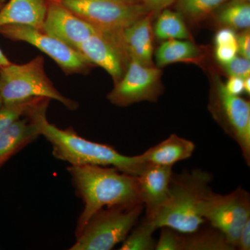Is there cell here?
<instances>
[{
  "mask_svg": "<svg viewBox=\"0 0 250 250\" xmlns=\"http://www.w3.org/2000/svg\"><path fill=\"white\" fill-rule=\"evenodd\" d=\"M203 217L236 249L242 229L250 219L249 192L241 187L226 195L212 191L204 204Z\"/></svg>",
  "mask_w": 250,
  "mask_h": 250,
  "instance_id": "52a82bcc",
  "label": "cell"
},
{
  "mask_svg": "<svg viewBox=\"0 0 250 250\" xmlns=\"http://www.w3.org/2000/svg\"><path fill=\"white\" fill-rule=\"evenodd\" d=\"M3 6V4H0V8ZM11 62L9 60V59L6 57V56L3 53L2 50L0 48V68L1 67L5 66V65H9L11 63Z\"/></svg>",
  "mask_w": 250,
  "mask_h": 250,
  "instance_id": "d6a6232c",
  "label": "cell"
},
{
  "mask_svg": "<svg viewBox=\"0 0 250 250\" xmlns=\"http://www.w3.org/2000/svg\"><path fill=\"white\" fill-rule=\"evenodd\" d=\"M76 50L92 65L104 69L115 83L125 74L129 62L109 34L99 30L77 46Z\"/></svg>",
  "mask_w": 250,
  "mask_h": 250,
  "instance_id": "7c38bea8",
  "label": "cell"
},
{
  "mask_svg": "<svg viewBox=\"0 0 250 250\" xmlns=\"http://www.w3.org/2000/svg\"><path fill=\"white\" fill-rule=\"evenodd\" d=\"M0 94L3 104L25 103L39 98L54 100L70 110L78 103L63 96L46 75L44 59L37 57L24 64L13 62L0 68Z\"/></svg>",
  "mask_w": 250,
  "mask_h": 250,
  "instance_id": "277c9868",
  "label": "cell"
},
{
  "mask_svg": "<svg viewBox=\"0 0 250 250\" xmlns=\"http://www.w3.org/2000/svg\"><path fill=\"white\" fill-rule=\"evenodd\" d=\"M236 1L243 3H250V0H236Z\"/></svg>",
  "mask_w": 250,
  "mask_h": 250,
  "instance_id": "d590c367",
  "label": "cell"
},
{
  "mask_svg": "<svg viewBox=\"0 0 250 250\" xmlns=\"http://www.w3.org/2000/svg\"><path fill=\"white\" fill-rule=\"evenodd\" d=\"M144 205L106 207L92 216L70 250H110L123 243L139 221Z\"/></svg>",
  "mask_w": 250,
  "mask_h": 250,
  "instance_id": "5b68a950",
  "label": "cell"
},
{
  "mask_svg": "<svg viewBox=\"0 0 250 250\" xmlns=\"http://www.w3.org/2000/svg\"><path fill=\"white\" fill-rule=\"evenodd\" d=\"M238 53L241 57L250 59V29H245L239 36H237Z\"/></svg>",
  "mask_w": 250,
  "mask_h": 250,
  "instance_id": "f1b7e54d",
  "label": "cell"
},
{
  "mask_svg": "<svg viewBox=\"0 0 250 250\" xmlns=\"http://www.w3.org/2000/svg\"><path fill=\"white\" fill-rule=\"evenodd\" d=\"M49 99L38 100L24 116L36 125L41 136L52 145L54 157L71 166H98L116 167L131 175L138 176L146 166L139 155L125 156L108 145L82 137L73 129H62L49 123L46 116Z\"/></svg>",
  "mask_w": 250,
  "mask_h": 250,
  "instance_id": "6da1fadb",
  "label": "cell"
},
{
  "mask_svg": "<svg viewBox=\"0 0 250 250\" xmlns=\"http://www.w3.org/2000/svg\"><path fill=\"white\" fill-rule=\"evenodd\" d=\"M118 1H122V2L126 3V4H142V0H118Z\"/></svg>",
  "mask_w": 250,
  "mask_h": 250,
  "instance_id": "e575fe53",
  "label": "cell"
},
{
  "mask_svg": "<svg viewBox=\"0 0 250 250\" xmlns=\"http://www.w3.org/2000/svg\"><path fill=\"white\" fill-rule=\"evenodd\" d=\"M199 55L200 50L190 41L170 39L164 41L156 51V63L163 67L173 62L193 61Z\"/></svg>",
  "mask_w": 250,
  "mask_h": 250,
  "instance_id": "d6986e66",
  "label": "cell"
},
{
  "mask_svg": "<svg viewBox=\"0 0 250 250\" xmlns=\"http://www.w3.org/2000/svg\"><path fill=\"white\" fill-rule=\"evenodd\" d=\"M99 29L67 9L60 0H49L42 31L76 48Z\"/></svg>",
  "mask_w": 250,
  "mask_h": 250,
  "instance_id": "8fae6325",
  "label": "cell"
},
{
  "mask_svg": "<svg viewBox=\"0 0 250 250\" xmlns=\"http://www.w3.org/2000/svg\"><path fill=\"white\" fill-rule=\"evenodd\" d=\"M154 34L158 39L163 41L190 38L181 15L167 9L161 11L159 15L154 27Z\"/></svg>",
  "mask_w": 250,
  "mask_h": 250,
  "instance_id": "ffe728a7",
  "label": "cell"
},
{
  "mask_svg": "<svg viewBox=\"0 0 250 250\" xmlns=\"http://www.w3.org/2000/svg\"><path fill=\"white\" fill-rule=\"evenodd\" d=\"M229 0H177V9L184 16L200 21L215 10L220 9Z\"/></svg>",
  "mask_w": 250,
  "mask_h": 250,
  "instance_id": "603a6c76",
  "label": "cell"
},
{
  "mask_svg": "<svg viewBox=\"0 0 250 250\" xmlns=\"http://www.w3.org/2000/svg\"><path fill=\"white\" fill-rule=\"evenodd\" d=\"M62 5L99 30L115 34L149 14L143 4L118 0H60Z\"/></svg>",
  "mask_w": 250,
  "mask_h": 250,
  "instance_id": "8992f818",
  "label": "cell"
},
{
  "mask_svg": "<svg viewBox=\"0 0 250 250\" xmlns=\"http://www.w3.org/2000/svg\"><path fill=\"white\" fill-rule=\"evenodd\" d=\"M152 13L117 33L116 39L126 58L134 59L145 65H152Z\"/></svg>",
  "mask_w": 250,
  "mask_h": 250,
  "instance_id": "5bb4252c",
  "label": "cell"
},
{
  "mask_svg": "<svg viewBox=\"0 0 250 250\" xmlns=\"http://www.w3.org/2000/svg\"><path fill=\"white\" fill-rule=\"evenodd\" d=\"M67 171L77 196L83 203L75 230L76 238L99 210L142 203L136 176L116 167L98 166H70Z\"/></svg>",
  "mask_w": 250,
  "mask_h": 250,
  "instance_id": "7a4b0ae2",
  "label": "cell"
},
{
  "mask_svg": "<svg viewBox=\"0 0 250 250\" xmlns=\"http://www.w3.org/2000/svg\"><path fill=\"white\" fill-rule=\"evenodd\" d=\"M172 174V166L147 164L136 176L140 197L146 208L145 218L152 221L165 203Z\"/></svg>",
  "mask_w": 250,
  "mask_h": 250,
  "instance_id": "4fadbf2b",
  "label": "cell"
},
{
  "mask_svg": "<svg viewBox=\"0 0 250 250\" xmlns=\"http://www.w3.org/2000/svg\"><path fill=\"white\" fill-rule=\"evenodd\" d=\"M214 41L215 46L237 43V35L233 29L225 27L217 32Z\"/></svg>",
  "mask_w": 250,
  "mask_h": 250,
  "instance_id": "83f0119b",
  "label": "cell"
},
{
  "mask_svg": "<svg viewBox=\"0 0 250 250\" xmlns=\"http://www.w3.org/2000/svg\"><path fill=\"white\" fill-rule=\"evenodd\" d=\"M39 99L30 100L25 103L3 104L0 108V135L4 133L13 123L24 116L33 104Z\"/></svg>",
  "mask_w": 250,
  "mask_h": 250,
  "instance_id": "cb8c5ba5",
  "label": "cell"
},
{
  "mask_svg": "<svg viewBox=\"0 0 250 250\" xmlns=\"http://www.w3.org/2000/svg\"><path fill=\"white\" fill-rule=\"evenodd\" d=\"M237 54H238L237 43L215 46V57L222 65L231 62L237 56Z\"/></svg>",
  "mask_w": 250,
  "mask_h": 250,
  "instance_id": "4316f807",
  "label": "cell"
},
{
  "mask_svg": "<svg viewBox=\"0 0 250 250\" xmlns=\"http://www.w3.org/2000/svg\"><path fill=\"white\" fill-rule=\"evenodd\" d=\"M177 0H142V4L152 14L161 12Z\"/></svg>",
  "mask_w": 250,
  "mask_h": 250,
  "instance_id": "f546056e",
  "label": "cell"
},
{
  "mask_svg": "<svg viewBox=\"0 0 250 250\" xmlns=\"http://www.w3.org/2000/svg\"><path fill=\"white\" fill-rule=\"evenodd\" d=\"M219 10L217 20L225 27L233 29H249L250 26V4L236 0H231L223 4Z\"/></svg>",
  "mask_w": 250,
  "mask_h": 250,
  "instance_id": "7402d4cb",
  "label": "cell"
},
{
  "mask_svg": "<svg viewBox=\"0 0 250 250\" xmlns=\"http://www.w3.org/2000/svg\"><path fill=\"white\" fill-rule=\"evenodd\" d=\"M244 91L246 93H250V77L244 79Z\"/></svg>",
  "mask_w": 250,
  "mask_h": 250,
  "instance_id": "836d02e7",
  "label": "cell"
},
{
  "mask_svg": "<svg viewBox=\"0 0 250 250\" xmlns=\"http://www.w3.org/2000/svg\"><path fill=\"white\" fill-rule=\"evenodd\" d=\"M49 0H9L0 8V27L23 25L42 31Z\"/></svg>",
  "mask_w": 250,
  "mask_h": 250,
  "instance_id": "9a60e30c",
  "label": "cell"
},
{
  "mask_svg": "<svg viewBox=\"0 0 250 250\" xmlns=\"http://www.w3.org/2000/svg\"><path fill=\"white\" fill-rule=\"evenodd\" d=\"M39 136L37 126L27 117L24 119L20 118L13 123L0 135V167L11 156Z\"/></svg>",
  "mask_w": 250,
  "mask_h": 250,
  "instance_id": "e0dca14e",
  "label": "cell"
},
{
  "mask_svg": "<svg viewBox=\"0 0 250 250\" xmlns=\"http://www.w3.org/2000/svg\"><path fill=\"white\" fill-rule=\"evenodd\" d=\"M6 0H0V4H4Z\"/></svg>",
  "mask_w": 250,
  "mask_h": 250,
  "instance_id": "74e56055",
  "label": "cell"
},
{
  "mask_svg": "<svg viewBox=\"0 0 250 250\" xmlns=\"http://www.w3.org/2000/svg\"><path fill=\"white\" fill-rule=\"evenodd\" d=\"M202 227L194 232H179V250H235L218 229L211 226L208 229Z\"/></svg>",
  "mask_w": 250,
  "mask_h": 250,
  "instance_id": "ac0fdd59",
  "label": "cell"
},
{
  "mask_svg": "<svg viewBox=\"0 0 250 250\" xmlns=\"http://www.w3.org/2000/svg\"><path fill=\"white\" fill-rule=\"evenodd\" d=\"M0 34L10 40L27 42L40 49L67 75L86 73L93 65L73 47L35 28L6 25L0 27Z\"/></svg>",
  "mask_w": 250,
  "mask_h": 250,
  "instance_id": "9c48e42d",
  "label": "cell"
},
{
  "mask_svg": "<svg viewBox=\"0 0 250 250\" xmlns=\"http://www.w3.org/2000/svg\"><path fill=\"white\" fill-rule=\"evenodd\" d=\"M160 237L156 241V250H179V232L170 228L163 227Z\"/></svg>",
  "mask_w": 250,
  "mask_h": 250,
  "instance_id": "484cf974",
  "label": "cell"
},
{
  "mask_svg": "<svg viewBox=\"0 0 250 250\" xmlns=\"http://www.w3.org/2000/svg\"><path fill=\"white\" fill-rule=\"evenodd\" d=\"M156 229L151 220L145 218L139 224L136 223L125 238L119 250H154L156 241L153 237Z\"/></svg>",
  "mask_w": 250,
  "mask_h": 250,
  "instance_id": "44dd1931",
  "label": "cell"
},
{
  "mask_svg": "<svg viewBox=\"0 0 250 250\" xmlns=\"http://www.w3.org/2000/svg\"><path fill=\"white\" fill-rule=\"evenodd\" d=\"M244 79L239 77H230L229 80L225 84L227 91L233 95H241L244 92Z\"/></svg>",
  "mask_w": 250,
  "mask_h": 250,
  "instance_id": "4dcf8cb0",
  "label": "cell"
},
{
  "mask_svg": "<svg viewBox=\"0 0 250 250\" xmlns=\"http://www.w3.org/2000/svg\"><path fill=\"white\" fill-rule=\"evenodd\" d=\"M210 109L224 131L239 146L247 165L250 166V103L229 93L216 77Z\"/></svg>",
  "mask_w": 250,
  "mask_h": 250,
  "instance_id": "ba28073f",
  "label": "cell"
},
{
  "mask_svg": "<svg viewBox=\"0 0 250 250\" xmlns=\"http://www.w3.org/2000/svg\"><path fill=\"white\" fill-rule=\"evenodd\" d=\"M195 145L191 141L171 134L159 144L148 149L139 156L146 164L173 166L174 164L191 157Z\"/></svg>",
  "mask_w": 250,
  "mask_h": 250,
  "instance_id": "2e32d148",
  "label": "cell"
},
{
  "mask_svg": "<svg viewBox=\"0 0 250 250\" xmlns=\"http://www.w3.org/2000/svg\"><path fill=\"white\" fill-rule=\"evenodd\" d=\"M223 66L225 72L230 77H239L241 78L250 77V59L244 58L241 56H236L231 62L224 64Z\"/></svg>",
  "mask_w": 250,
  "mask_h": 250,
  "instance_id": "d4e9b609",
  "label": "cell"
},
{
  "mask_svg": "<svg viewBox=\"0 0 250 250\" xmlns=\"http://www.w3.org/2000/svg\"><path fill=\"white\" fill-rule=\"evenodd\" d=\"M236 248L241 250H250V219L242 229Z\"/></svg>",
  "mask_w": 250,
  "mask_h": 250,
  "instance_id": "1f68e13d",
  "label": "cell"
},
{
  "mask_svg": "<svg viewBox=\"0 0 250 250\" xmlns=\"http://www.w3.org/2000/svg\"><path fill=\"white\" fill-rule=\"evenodd\" d=\"M159 69L130 59L123 77L115 83L107 98L113 104L127 106L142 101H156L161 92Z\"/></svg>",
  "mask_w": 250,
  "mask_h": 250,
  "instance_id": "30bf717a",
  "label": "cell"
},
{
  "mask_svg": "<svg viewBox=\"0 0 250 250\" xmlns=\"http://www.w3.org/2000/svg\"><path fill=\"white\" fill-rule=\"evenodd\" d=\"M213 177L201 169L172 174L165 203L152 220L156 228H170L180 233L197 231L206 223L203 206L212 192Z\"/></svg>",
  "mask_w": 250,
  "mask_h": 250,
  "instance_id": "3957f363",
  "label": "cell"
},
{
  "mask_svg": "<svg viewBox=\"0 0 250 250\" xmlns=\"http://www.w3.org/2000/svg\"><path fill=\"white\" fill-rule=\"evenodd\" d=\"M3 105L2 99H1V94H0V108L1 107V106Z\"/></svg>",
  "mask_w": 250,
  "mask_h": 250,
  "instance_id": "8d00e7d4",
  "label": "cell"
}]
</instances>
